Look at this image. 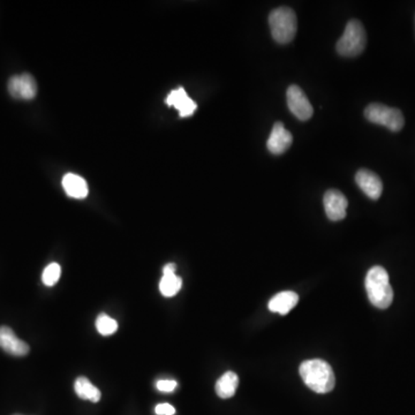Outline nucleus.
Masks as SVG:
<instances>
[{"instance_id":"obj_1","label":"nucleus","mask_w":415,"mask_h":415,"mask_svg":"<svg viewBox=\"0 0 415 415\" xmlns=\"http://www.w3.org/2000/svg\"><path fill=\"white\" fill-rule=\"evenodd\" d=\"M299 373L304 384L316 394H328L334 390L336 384L334 370L324 360L313 359L304 362Z\"/></svg>"},{"instance_id":"obj_2","label":"nucleus","mask_w":415,"mask_h":415,"mask_svg":"<svg viewBox=\"0 0 415 415\" xmlns=\"http://www.w3.org/2000/svg\"><path fill=\"white\" fill-rule=\"evenodd\" d=\"M366 290L370 302L379 309H386L390 307L394 300L389 275L383 267L375 265L368 271L366 276Z\"/></svg>"},{"instance_id":"obj_3","label":"nucleus","mask_w":415,"mask_h":415,"mask_svg":"<svg viewBox=\"0 0 415 415\" xmlns=\"http://www.w3.org/2000/svg\"><path fill=\"white\" fill-rule=\"evenodd\" d=\"M269 26L277 43L287 44L292 42L298 29L294 11L285 6L274 9L269 16Z\"/></svg>"},{"instance_id":"obj_4","label":"nucleus","mask_w":415,"mask_h":415,"mask_svg":"<svg viewBox=\"0 0 415 415\" xmlns=\"http://www.w3.org/2000/svg\"><path fill=\"white\" fill-rule=\"evenodd\" d=\"M367 46V35L362 22L351 20L346 24L343 36L338 39L337 52L343 57H357Z\"/></svg>"},{"instance_id":"obj_5","label":"nucleus","mask_w":415,"mask_h":415,"mask_svg":"<svg viewBox=\"0 0 415 415\" xmlns=\"http://www.w3.org/2000/svg\"><path fill=\"white\" fill-rule=\"evenodd\" d=\"M364 117L370 123L386 127L391 132H399L405 125V119L400 110L379 103L369 104L364 110Z\"/></svg>"},{"instance_id":"obj_6","label":"nucleus","mask_w":415,"mask_h":415,"mask_svg":"<svg viewBox=\"0 0 415 415\" xmlns=\"http://www.w3.org/2000/svg\"><path fill=\"white\" fill-rule=\"evenodd\" d=\"M287 106L290 111L292 112L299 121H306L313 116V106L310 104L306 93L301 91L298 86H290L286 93Z\"/></svg>"},{"instance_id":"obj_7","label":"nucleus","mask_w":415,"mask_h":415,"mask_svg":"<svg viewBox=\"0 0 415 415\" xmlns=\"http://www.w3.org/2000/svg\"><path fill=\"white\" fill-rule=\"evenodd\" d=\"M9 91L14 98L33 100L37 93L36 81L27 73L21 76H12L9 81Z\"/></svg>"},{"instance_id":"obj_8","label":"nucleus","mask_w":415,"mask_h":415,"mask_svg":"<svg viewBox=\"0 0 415 415\" xmlns=\"http://www.w3.org/2000/svg\"><path fill=\"white\" fill-rule=\"evenodd\" d=\"M325 214L332 222L344 220L349 202L343 193L337 190H329L325 193L324 199Z\"/></svg>"},{"instance_id":"obj_9","label":"nucleus","mask_w":415,"mask_h":415,"mask_svg":"<svg viewBox=\"0 0 415 415\" xmlns=\"http://www.w3.org/2000/svg\"><path fill=\"white\" fill-rule=\"evenodd\" d=\"M357 185L372 200H379L382 195L383 184L381 178L370 170H359L355 175Z\"/></svg>"},{"instance_id":"obj_10","label":"nucleus","mask_w":415,"mask_h":415,"mask_svg":"<svg viewBox=\"0 0 415 415\" xmlns=\"http://www.w3.org/2000/svg\"><path fill=\"white\" fill-rule=\"evenodd\" d=\"M0 349L13 357H24L29 353V345L9 327H0Z\"/></svg>"},{"instance_id":"obj_11","label":"nucleus","mask_w":415,"mask_h":415,"mask_svg":"<svg viewBox=\"0 0 415 415\" xmlns=\"http://www.w3.org/2000/svg\"><path fill=\"white\" fill-rule=\"evenodd\" d=\"M292 142L293 136L291 132L286 130L283 123H276L274 125V128L271 130L270 136L267 142V147H268L271 154L280 155L285 153L291 147Z\"/></svg>"},{"instance_id":"obj_12","label":"nucleus","mask_w":415,"mask_h":415,"mask_svg":"<svg viewBox=\"0 0 415 415\" xmlns=\"http://www.w3.org/2000/svg\"><path fill=\"white\" fill-rule=\"evenodd\" d=\"M166 103L170 106L177 108L181 117H190L198 108L196 103L187 95L184 88H179V89L171 91L166 98Z\"/></svg>"},{"instance_id":"obj_13","label":"nucleus","mask_w":415,"mask_h":415,"mask_svg":"<svg viewBox=\"0 0 415 415\" xmlns=\"http://www.w3.org/2000/svg\"><path fill=\"white\" fill-rule=\"evenodd\" d=\"M299 295L292 291H283L269 301V310L280 315L289 314L298 304Z\"/></svg>"},{"instance_id":"obj_14","label":"nucleus","mask_w":415,"mask_h":415,"mask_svg":"<svg viewBox=\"0 0 415 415\" xmlns=\"http://www.w3.org/2000/svg\"><path fill=\"white\" fill-rule=\"evenodd\" d=\"M63 186L67 195L74 199H85L89 193L85 179L74 173H67L63 178Z\"/></svg>"},{"instance_id":"obj_15","label":"nucleus","mask_w":415,"mask_h":415,"mask_svg":"<svg viewBox=\"0 0 415 415\" xmlns=\"http://www.w3.org/2000/svg\"><path fill=\"white\" fill-rule=\"evenodd\" d=\"M239 377L233 372H226L216 383V394L222 399L233 397L238 389Z\"/></svg>"},{"instance_id":"obj_16","label":"nucleus","mask_w":415,"mask_h":415,"mask_svg":"<svg viewBox=\"0 0 415 415\" xmlns=\"http://www.w3.org/2000/svg\"><path fill=\"white\" fill-rule=\"evenodd\" d=\"M74 390L78 398L89 400L91 403H98L102 398L100 390L87 377H78L74 384Z\"/></svg>"},{"instance_id":"obj_17","label":"nucleus","mask_w":415,"mask_h":415,"mask_svg":"<svg viewBox=\"0 0 415 415\" xmlns=\"http://www.w3.org/2000/svg\"><path fill=\"white\" fill-rule=\"evenodd\" d=\"M183 286V280L175 274L163 275L160 282V291L166 298L175 297Z\"/></svg>"},{"instance_id":"obj_18","label":"nucleus","mask_w":415,"mask_h":415,"mask_svg":"<svg viewBox=\"0 0 415 415\" xmlns=\"http://www.w3.org/2000/svg\"><path fill=\"white\" fill-rule=\"evenodd\" d=\"M96 329L102 336H111L118 330V323L106 314H101L96 319Z\"/></svg>"},{"instance_id":"obj_19","label":"nucleus","mask_w":415,"mask_h":415,"mask_svg":"<svg viewBox=\"0 0 415 415\" xmlns=\"http://www.w3.org/2000/svg\"><path fill=\"white\" fill-rule=\"evenodd\" d=\"M61 268L58 263H50L44 269L42 274V280L44 285L53 286L57 284L58 280L61 278Z\"/></svg>"},{"instance_id":"obj_20","label":"nucleus","mask_w":415,"mask_h":415,"mask_svg":"<svg viewBox=\"0 0 415 415\" xmlns=\"http://www.w3.org/2000/svg\"><path fill=\"white\" fill-rule=\"evenodd\" d=\"M178 383L175 379H160L156 382V388L160 392H172L177 389Z\"/></svg>"},{"instance_id":"obj_21","label":"nucleus","mask_w":415,"mask_h":415,"mask_svg":"<svg viewBox=\"0 0 415 415\" xmlns=\"http://www.w3.org/2000/svg\"><path fill=\"white\" fill-rule=\"evenodd\" d=\"M155 413L157 415H175V409L168 403L158 404L155 407Z\"/></svg>"},{"instance_id":"obj_22","label":"nucleus","mask_w":415,"mask_h":415,"mask_svg":"<svg viewBox=\"0 0 415 415\" xmlns=\"http://www.w3.org/2000/svg\"><path fill=\"white\" fill-rule=\"evenodd\" d=\"M175 270H177V267H175V263H168L163 268V275L175 274Z\"/></svg>"},{"instance_id":"obj_23","label":"nucleus","mask_w":415,"mask_h":415,"mask_svg":"<svg viewBox=\"0 0 415 415\" xmlns=\"http://www.w3.org/2000/svg\"><path fill=\"white\" fill-rule=\"evenodd\" d=\"M16 415H20V414H16Z\"/></svg>"}]
</instances>
